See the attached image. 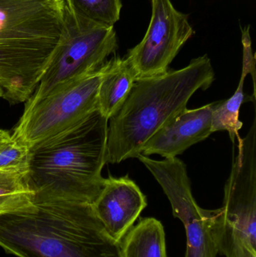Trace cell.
I'll use <instances>...</instances> for the list:
<instances>
[{"label":"cell","instance_id":"1","mask_svg":"<svg viewBox=\"0 0 256 257\" xmlns=\"http://www.w3.org/2000/svg\"><path fill=\"white\" fill-rule=\"evenodd\" d=\"M108 120L99 110L31 148L27 182L34 204H93L103 187Z\"/></svg>","mask_w":256,"mask_h":257},{"label":"cell","instance_id":"2","mask_svg":"<svg viewBox=\"0 0 256 257\" xmlns=\"http://www.w3.org/2000/svg\"><path fill=\"white\" fill-rule=\"evenodd\" d=\"M0 247L17 257H123L91 204H34L0 217Z\"/></svg>","mask_w":256,"mask_h":257},{"label":"cell","instance_id":"3","mask_svg":"<svg viewBox=\"0 0 256 257\" xmlns=\"http://www.w3.org/2000/svg\"><path fill=\"white\" fill-rule=\"evenodd\" d=\"M214 80L207 55L178 70L137 78L123 106L108 120L106 163L137 158L159 128L187 108L192 95L208 89Z\"/></svg>","mask_w":256,"mask_h":257},{"label":"cell","instance_id":"4","mask_svg":"<svg viewBox=\"0 0 256 257\" xmlns=\"http://www.w3.org/2000/svg\"><path fill=\"white\" fill-rule=\"evenodd\" d=\"M65 17L64 0H0V87L11 105L34 93Z\"/></svg>","mask_w":256,"mask_h":257},{"label":"cell","instance_id":"5","mask_svg":"<svg viewBox=\"0 0 256 257\" xmlns=\"http://www.w3.org/2000/svg\"><path fill=\"white\" fill-rule=\"evenodd\" d=\"M233 160L224 190L216 229L218 253L225 257H256V122Z\"/></svg>","mask_w":256,"mask_h":257},{"label":"cell","instance_id":"6","mask_svg":"<svg viewBox=\"0 0 256 257\" xmlns=\"http://www.w3.org/2000/svg\"><path fill=\"white\" fill-rule=\"evenodd\" d=\"M118 49L114 27L78 22L66 11L64 27L39 84L27 102H36L99 70Z\"/></svg>","mask_w":256,"mask_h":257},{"label":"cell","instance_id":"7","mask_svg":"<svg viewBox=\"0 0 256 257\" xmlns=\"http://www.w3.org/2000/svg\"><path fill=\"white\" fill-rule=\"evenodd\" d=\"M102 66L36 102L27 101L12 137L32 148L71 130L99 110Z\"/></svg>","mask_w":256,"mask_h":257},{"label":"cell","instance_id":"8","mask_svg":"<svg viewBox=\"0 0 256 257\" xmlns=\"http://www.w3.org/2000/svg\"><path fill=\"white\" fill-rule=\"evenodd\" d=\"M137 159L162 187L171 203L173 214L184 225V257H216V229L220 209H203L197 204L185 163L177 157L156 160L140 154Z\"/></svg>","mask_w":256,"mask_h":257},{"label":"cell","instance_id":"9","mask_svg":"<svg viewBox=\"0 0 256 257\" xmlns=\"http://www.w3.org/2000/svg\"><path fill=\"white\" fill-rule=\"evenodd\" d=\"M151 2V20L147 33L126 56L138 78L167 72L194 33L187 15L177 11L171 0Z\"/></svg>","mask_w":256,"mask_h":257},{"label":"cell","instance_id":"10","mask_svg":"<svg viewBox=\"0 0 256 257\" xmlns=\"http://www.w3.org/2000/svg\"><path fill=\"white\" fill-rule=\"evenodd\" d=\"M108 235L121 242L147 207V198L128 175L105 178L103 187L91 204Z\"/></svg>","mask_w":256,"mask_h":257},{"label":"cell","instance_id":"11","mask_svg":"<svg viewBox=\"0 0 256 257\" xmlns=\"http://www.w3.org/2000/svg\"><path fill=\"white\" fill-rule=\"evenodd\" d=\"M213 103L196 109L187 108L159 128L144 145L141 154L175 158L192 145L213 133L211 120Z\"/></svg>","mask_w":256,"mask_h":257},{"label":"cell","instance_id":"12","mask_svg":"<svg viewBox=\"0 0 256 257\" xmlns=\"http://www.w3.org/2000/svg\"><path fill=\"white\" fill-rule=\"evenodd\" d=\"M137 75L128 59L114 57L102 66L99 88V111L109 120L127 99Z\"/></svg>","mask_w":256,"mask_h":257},{"label":"cell","instance_id":"13","mask_svg":"<svg viewBox=\"0 0 256 257\" xmlns=\"http://www.w3.org/2000/svg\"><path fill=\"white\" fill-rule=\"evenodd\" d=\"M123 257H168L162 223L153 217L141 219L121 241Z\"/></svg>","mask_w":256,"mask_h":257},{"label":"cell","instance_id":"14","mask_svg":"<svg viewBox=\"0 0 256 257\" xmlns=\"http://www.w3.org/2000/svg\"><path fill=\"white\" fill-rule=\"evenodd\" d=\"M66 12L78 22L111 28L120 20V0H64Z\"/></svg>","mask_w":256,"mask_h":257},{"label":"cell","instance_id":"15","mask_svg":"<svg viewBox=\"0 0 256 257\" xmlns=\"http://www.w3.org/2000/svg\"><path fill=\"white\" fill-rule=\"evenodd\" d=\"M34 205V193L27 178L0 173V217L27 211Z\"/></svg>","mask_w":256,"mask_h":257},{"label":"cell","instance_id":"16","mask_svg":"<svg viewBox=\"0 0 256 257\" xmlns=\"http://www.w3.org/2000/svg\"><path fill=\"white\" fill-rule=\"evenodd\" d=\"M244 81V78H240L238 87L231 98L213 102L212 131L228 132L233 143L236 138L240 137L239 131L243 126V123L239 119V113L242 104L246 101L243 92Z\"/></svg>","mask_w":256,"mask_h":257},{"label":"cell","instance_id":"17","mask_svg":"<svg viewBox=\"0 0 256 257\" xmlns=\"http://www.w3.org/2000/svg\"><path fill=\"white\" fill-rule=\"evenodd\" d=\"M31 148L11 137L0 148V173L12 174L27 178L30 171Z\"/></svg>","mask_w":256,"mask_h":257},{"label":"cell","instance_id":"18","mask_svg":"<svg viewBox=\"0 0 256 257\" xmlns=\"http://www.w3.org/2000/svg\"><path fill=\"white\" fill-rule=\"evenodd\" d=\"M242 43L243 46V69H242L241 78H246L248 74L252 75L254 84V96L255 94V59L252 54V42L249 34V26L242 30Z\"/></svg>","mask_w":256,"mask_h":257},{"label":"cell","instance_id":"19","mask_svg":"<svg viewBox=\"0 0 256 257\" xmlns=\"http://www.w3.org/2000/svg\"><path fill=\"white\" fill-rule=\"evenodd\" d=\"M11 137H12V135L9 131L0 128V148L6 142H9Z\"/></svg>","mask_w":256,"mask_h":257},{"label":"cell","instance_id":"20","mask_svg":"<svg viewBox=\"0 0 256 257\" xmlns=\"http://www.w3.org/2000/svg\"><path fill=\"white\" fill-rule=\"evenodd\" d=\"M3 97V89L0 87V98Z\"/></svg>","mask_w":256,"mask_h":257}]
</instances>
